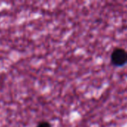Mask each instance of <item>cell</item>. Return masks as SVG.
<instances>
[{
	"mask_svg": "<svg viewBox=\"0 0 127 127\" xmlns=\"http://www.w3.org/2000/svg\"><path fill=\"white\" fill-rule=\"evenodd\" d=\"M111 63L116 67H122L127 64V51L122 48H116L111 54Z\"/></svg>",
	"mask_w": 127,
	"mask_h": 127,
	"instance_id": "1",
	"label": "cell"
},
{
	"mask_svg": "<svg viewBox=\"0 0 127 127\" xmlns=\"http://www.w3.org/2000/svg\"><path fill=\"white\" fill-rule=\"evenodd\" d=\"M36 127H52L51 124L46 121H42L40 122H39L37 125Z\"/></svg>",
	"mask_w": 127,
	"mask_h": 127,
	"instance_id": "2",
	"label": "cell"
}]
</instances>
